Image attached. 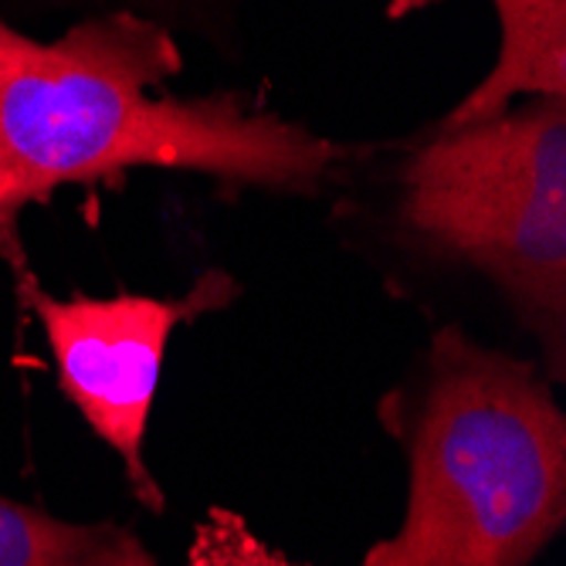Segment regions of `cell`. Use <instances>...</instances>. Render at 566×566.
Wrapping results in <instances>:
<instances>
[{"mask_svg": "<svg viewBox=\"0 0 566 566\" xmlns=\"http://www.w3.org/2000/svg\"><path fill=\"white\" fill-rule=\"evenodd\" d=\"M180 69L167 24L129 8L59 38L0 14V241H18V214L62 187L116 184L136 167L316 197L353 157L244 92H167Z\"/></svg>", "mask_w": 566, "mask_h": 566, "instance_id": "1", "label": "cell"}, {"mask_svg": "<svg viewBox=\"0 0 566 566\" xmlns=\"http://www.w3.org/2000/svg\"><path fill=\"white\" fill-rule=\"evenodd\" d=\"M380 415L407 516L359 566H530L566 523V421L546 377L448 326Z\"/></svg>", "mask_w": 566, "mask_h": 566, "instance_id": "2", "label": "cell"}, {"mask_svg": "<svg viewBox=\"0 0 566 566\" xmlns=\"http://www.w3.org/2000/svg\"><path fill=\"white\" fill-rule=\"evenodd\" d=\"M403 238L482 272L549 349L566 356V98H530L472 126H431L394 177Z\"/></svg>", "mask_w": 566, "mask_h": 566, "instance_id": "3", "label": "cell"}, {"mask_svg": "<svg viewBox=\"0 0 566 566\" xmlns=\"http://www.w3.org/2000/svg\"><path fill=\"white\" fill-rule=\"evenodd\" d=\"M0 259L11 269L24 308H31L41 323L48 349L55 356L62 394L78 407L88 428L123 458L133 495L149 512H164L167 499L149 475L143 448L167 343L180 323L228 308L241 295V285L228 272L208 269L177 298H59L41 289L21 238L0 241Z\"/></svg>", "mask_w": 566, "mask_h": 566, "instance_id": "4", "label": "cell"}, {"mask_svg": "<svg viewBox=\"0 0 566 566\" xmlns=\"http://www.w3.org/2000/svg\"><path fill=\"white\" fill-rule=\"evenodd\" d=\"M499 59L438 126L495 119L523 98H566V0H492Z\"/></svg>", "mask_w": 566, "mask_h": 566, "instance_id": "5", "label": "cell"}, {"mask_svg": "<svg viewBox=\"0 0 566 566\" xmlns=\"http://www.w3.org/2000/svg\"><path fill=\"white\" fill-rule=\"evenodd\" d=\"M0 566H157V559L129 526L69 523L0 495Z\"/></svg>", "mask_w": 566, "mask_h": 566, "instance_id": "6", "label": "cell"}, {"mask_svg": "<svg viewBox=\"0 0 566 566\" xmlns=\"http://www.w3.org/2000/svg\"><path fill=\"white\" fill-rule=\"evenodd\" d=\"M187 566H305L272 549L251 533V526L231 509H211L208 520L193 530Z\"/></svg>", "mask_w": 566, "mask_h": 566, "instance_id": "7", "label": "cell"}, {"mask_svg": "<svg viewBox=\"0 0 566 566\" xmlns=\"http://www.w3.org/2000/svg\"><path fill=\"white\" fill-rule=\"evenodd\" d=\"M438 0H387V14L397 21V18H407V14H418V11H428L434 8Z\"/></svg>", "mask_w": 566, "mask_h": 566, "instance_id": "8", "label": "cell"}]
</instances>
